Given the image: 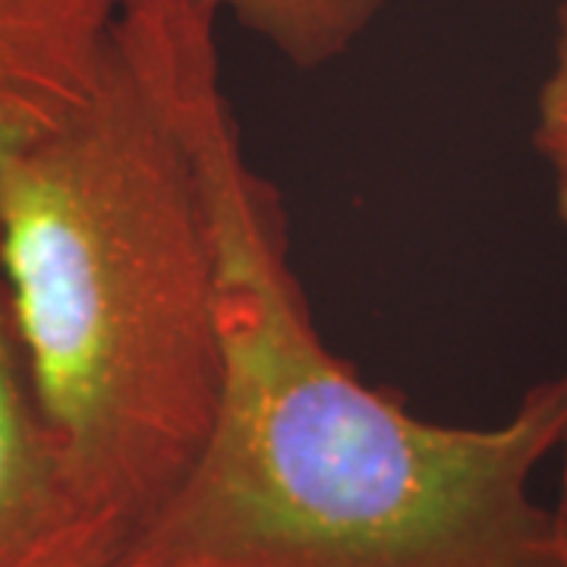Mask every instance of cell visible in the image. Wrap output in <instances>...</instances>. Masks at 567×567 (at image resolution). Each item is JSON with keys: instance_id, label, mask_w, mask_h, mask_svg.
<instances>
[{"instance_id": "obj_6", "label": "cell", "mask_w": 567, "mask_h": 567, "mask_svg": "<svg viewBox=\"0 0 567 567\" xmlns=\"http://www.w3.org/2000/svg\"><path fill=\"white\" fill-rule=\"evenodd\" d=\"M533 148L546 164L551 205L567 230V0L555 7L551 61L533 104Z\"/></svg>"}, {"instance_id": "obj_1", "label": "cell", "mask_w": 567, "mask_h": 567, "mask_svg": "<svg viewBox=\"0 0 567 567\" xmlns=\"http://www.w3.org/2000/svg\"><path fill=\"white\" fill-rule=\"evenodd\" d=\"M171 89L218 240L224 379L193 470L114 567H567V502L533 476L567 447V369L498 425L416 416L331 353L249 164L218 20L162 13Z\"/></svg>"}, {"instance_id": "obj_3", "label": "cell", "mask_w": 567, "mask_h": 567, "mask_svg": "<svg viewBox=\"0 0 567 567\" xmlns=\"http://www.w3.org/2000/svg\"><path fill=\"white\" fill-rule=\"evenodd\" d=\"M0 567H111L39 394L0 271Z\"/></svg>"}, {"instance_id": "obj_4", "label": "cell", "mask_w": 567, "mask_h": 567, "mask_svg": "<svg viewBox=\"0 0 567 567\" xmlns=\"http://www.w3.org/2000/svg\"><path fill=\"white\" fill-rule=\"evenodd\" d=\"M121 0H0V177L102 85Z\"/></svg>"}, {"instance_id": "obj_5", "label": "cell", "mask_w": 567, "mask_h": 567, "mask_svg": "<svg viewBox=\"0 0 567 567\" xmlns=\"http://www.w3.org/2000/svg\"><path fill=\"white\" fill-rule=\"evenodd\" d=\"M215 20L237 22L297 70H319L350 54L391 0H193Z\"/></svg>"}, {"instance_id": "obj_2", "label": "cell", "mask_w": 567, "mask_h": 567, "mask_svg": "<svg viewBox=\"0 0 567 567\" xmlns=\"http://www.w3.org/2000/svg\"><path fill=\"white\" fill-rule=\"evenodd\" d=\"M0 271L114 567L196 464L224 379L215 221L152 0H121L95 95L3 171Z\"/></svg>"}]
</instances>
